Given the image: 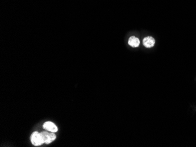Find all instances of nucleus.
Wrapping results in <instances>:
<instances>
[{
	"instance_id": "nucleus-1",
	"label": "nucleus",
	"mask_w": 196,
	"mask_h": 147,
	"mask_svg": "<svg viewBox=\"0 0 196 147\" xmlns=\"http://www.w3.org/2000/svg\"><path fill=\"white\" fill-rule=\"evenodd\" d=\"M31 141L32 144L35 146H39L44 143V139L41 136V133L37 131L34 132L31 136Z\"/></svg>"
},
{
	"instance_id": "nucleus-2",
	"label": "nucleus",
	"mask_w": 196,
	"mask_h": 147,
	"mask_svg": "<svg viewBox=\"0 0 196 147\" xmlns=\"http://www.w3.org/2000/svg\"><path fill=\"white\" fill-rule=\"evenodd\" d=\"M55 133L50 132L48 131H42L41 133V136L44 139V143L49 144L53 142L55 139H56V136L54 134Z\"/></svg>"
},
{
	"instance_id": "nucleus-3",
	"label": "nucleus",
	"mask_w": 196,
	"mask_h": 147,
	"mask_svg": "<svg viewBox=\"0 0 196 147\" xmlns=\"http://www.w3.org/2000/svg\"><path fill=\"white\" fill-rule=\"evenodd\" d=\"M43 128L46 131H48L52 133H56L58 131V128L56 127V125L51 121L45 122L43 125Z\"/></svg>"
},
{
	"instance_id": "nucleus-4",
	"label": "nucleus",
	"mask_w": 196,
	"mask_h": 147,
	"mask_svg": "<svg viewBox=\"0 0 196 147\" xmlns=\"http://www.w3.org/2000/svg\"><path fill=\"white\" fill-rule=\"evenodd\" d=\"M143 43L146 48H151L154 45L155 40L151 37H148L143 40Z\"/></svg>"
},
{
	"instance_id": "nucleus-5",
	"label": "nucleus",
	"mask_w": 196,
	"mask_h": 147,
	"mask_svg": "<svg viewBox=\"0 0 196 147\" xmlns=\"http://www.w3.org/2000/svg\"><path fill=\"white\" fill-rule=\"evenodd\" d=\"M129 45L132 47H138L140 44V40L135 37H131L129 39Z\"/></svg>"
}]
</instances>
